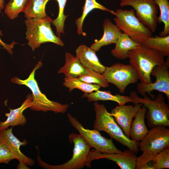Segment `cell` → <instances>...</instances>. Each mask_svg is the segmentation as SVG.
I'll list each match as a JSON object with an SVG mask.
<instances>
[{
	"label": "cell",
	"instance_id": "6da1fadb",
	"mask_svg": "<svg viewBox=\"0 0 169 169\" xmlns=\"http://www.w3.org/2000/svg\"><path fill=\"white\" fill-rule=\"evenodd\" d=\"M129 62L135 68L140 83L152 82L151 73L154 68L164 62V57L155 49L141 44L129 51Z\"/></svg>",
	"mask_w": 169,
	"mask_h": 169
},
{
	"label": "cell",
	"instance_id": "7a4b0ae2",
	"mask_svg": "<svg viewBox=\"0 0 169 169\" xmlns=\"http://www.w3.org/2000/svg\"><path fill=\"white\" fill-rule=\"evenodd\" d=\"M95 118L93 124L94 128L99 131H104L122 145L135 153L139 151V142L132 141L124 133L103 104L97 101L93 103Z\"/></svg>",
	"mask_w": 169,
	"mask_h": 169
},
{
	"label": "cell",
	"instance_id": "3957f363",
	"mask_svg": "<svg viewBox=\"0 0 169 169\" xmlns=\"http://www.w3.org/2000/svg\"><path fill=\"white\" fill-rule=\"evenodd\" d=\"M168 146L169 129L163 126L151 128L139 142V149L142 153L137 158L136 169H140L151 161L155 155Z\"/></svg>",
	"mask_w": 169,
	"mask_h": 169
},
{
	"label": "cell",
	"instance_id": "277c9868",
	"mask_svg": "<svg viewBox=\"0 0 169 169\" xmlns=\"http://www.w3.org/2000/svg\"><path fill=\"white\" fill-rule=\"evenodd\" d=\"M41 60L36 65L28 77L22 80L17 77L12 78V82L19 85H23L28 88L32 92V105L31 110L44 112L51 111L55 113H65L69 105L62 104L49 99L40 90L37 81L35 78V71L42 65Z\"/></svg>",
	"mask_w": 169,
	"mask_h": 169
},
{
	"label": "cell",
	"instance_id": "5b68a950",
	"mask_svg": "<svg viewBox=\"0 0 169 169\" xmlns=\"http://www.w3.org/2000/svg\"><path fill=\"white\" fill-rule=\"evenodd\" d=\"M130 96L132 103H141L147 109L145 114L148 126L151 128L157 126H169V106L165 102V97L158 93L154 99H151L145 94L141 98L136 91L131 92Z\"/></svg>",
	"mask_w": 169,
	"mask_h": 169
},
{
	"label": "cell",
	"instance_id": "8992f818",
	"mask_svg": "<svg viewBox=\"0 0 169 169\" xmlns=\"http://www.w3.org/2000/svg\"><path fill=\"white\" fill-rule=\"evenodd\" d=\"M69 139L74 145L72 156L69 160L61 165H53L44 162L38 155L39 166L46 169H80L85 166L90 168V146L79 134L71 133Z\"/></svg>",
	"mask_w": 169,
	"mask_h": 169
},
{
	"label": "cell",
	"instance_id": "52a82bcc",
	"mask_svg": "<svg viewBox=\"0 0 169 169\" xmlns=\"http://www.w3.org/2000/svg\"><path fill=\"white\" fill-rule=\"evenodd\" d=\"M52 19L49 16L43 19H28L25 20L26 38L33 51L43 43L52 42L62 46L64 44L60 37L56 36L51 27Z\"/></svg>",
	"mask_w": 169,
	"mask_h": 169
},
{
	"label": "cell",
	"instance_id": "ba28073f",
	"mask_svg": "<svg viewBox=\"0 0 169 169\" xmlns=\"http://www.w3.org/2000/svg\"><path fill=\"white\" fill-rule=\"evenodd\" d=\"M114 19L119 28L134 41L143 44L152 33L138 19L133 9H117Z\"/></svg>",
	"mask_w": 169,
	"mask_h": 169
},
{
	"label": "cell",
	"instance_id": "9c48e42d",
	"mask_svg": "<svg viewBox=\"0 0 169 169\" xmlns=\"http://www.w3.org/2000/svg\"><path fill=\"white\" fill-rule=\"evenodd\" d=\"M67 116L72 126L77 130L91 148L102 153H122L116 147L111 139L102 136L99 131L94 129L85 128L76 118L69 113L67 114Z\"/></svg>",
	"mask_w": 169,
	"mask_h": 169
},
{
	"label": "cell",
	"instance_id": "30bf717a",
	"mask_svg": "<svg viewBox=\"0 0 169 169\" xmlns=\"http://www.w3.org/2000/svg\"><path fill=\"white\" fill-rule=\"evenodd\" d=\"M109 83L115 85L120 93H124L130 84L137 82L139 80L138 74L131 64L117 63L110 67H106L102 74Z\"/></svg>",
	"mask_w": 169,
	"mask_h": 169
},
{
	"label": "cell",
	"instance_id": "8fae6325",
	"mask_svg": "<svg viewBox=\"0 0 169 169\" xmlns=\"http://www.w3.org/2000/svg\"><path fill=\"white\" fill-rule=\"evenodd\" d=\"M120 5L132 7L140 21L152 33L155 32L158 23V8L155 0H121Z\"/></svg>",
	"mask_w": 169,
	"mask_h": 169
},
{
	"label": "cell",
	"instance_id": "7c38bea8",
	"mask_svg": "<svg viewBox=\"0 0 169 169\" xmlns=\"http://www.w3.org/2000/svg\"><path fill=\"white\" fill-rule=\"evenodd\" d=\"M169 56L164 63L157 65L153 69L151 75L154 76L156 81L149 84L139 83L136 89L138 92L142 96L145 94L149 95L152 99H154L155 96L151 93L153 90L158 91L164 93L169 101Z\"/></svg>",
	"mask_w": 169,
	"mask_h": 169
},
{
	"label": "cell",
	"instance_id": "4fadbf2b",
	"mask_svg": "<svg viewBox=\"0 0 169 169\" xmlns=\"http://www.w3.org/2000/svg\"><path fill=\"white\" fill-rule=\"evenodd\" d=\"M142 105V104L139 103H135L134 105H119L112 109L110 113L129 138L133 119Z\"/></svg>",
	"mask_w": 169,
	"mask_h": 169
},
{
	"label": "cell",
	"instance_id": "5bb4252c",
	"mask_svg": "<svg viewBox=\"0 0 169 169\" xmlns=\"http://www.w3.org/2000/svg\"><path fill=\"white\" fill-rule=\"evenodd\" d=\"M12 129V127L0 131V142L8 148L19 163H24L30 166H33L35 161L24 155L20 149L21 146L27 144L28 141L25 140L21 141L13 134Z\"/></svg>",
	"mask_w": 169,
	"mask_h": 169
},
{
	"label": "cell",
	"instance_id": "9a60e30c",
	"mask_svg": "<svg viewBox=\"0 0 169 169\" xmlns=\"http://www.w3.org/2000/svg\"><path fill=\"white\" fill-rule=\"evenodd\" d=\"M136 156L129 149L121 153H106L95 149L91 150L90 161L100 159H106L116 163L121 169H136Z\"/></svg>",
	"mask_w": 169,
	"mask_h": 169
},
{
	"label": "cell",
	"instance_id": "2e32d148",
	"mask_svg": "<svg viewBox=\"0 0 169 169\" xmlns=\"http://www.w3.org/2000/svg\"><path fill=\"white\" fill-rule=\"evenodd\" d=\"M32 105V95H28L25 100L19 107L12 109L9 108L10 112L5 114L7 117L4 121H0V131L8 128L9 126L13 127L15 126H23L27 123L26 117L23 114V111Z\"/></svg>",
	"mask_w": 169,
	"mask_h": 169
},
{
	"label": "cell",
	"instance_id": "e0dca14e",
	"mask_svg": "<svg viewBox=\"0 0 169 169\" xmlns=\"http://www.w3.org/2000/svg\"><path fill=\"white\" fill-rule=\"evenodd\" d=\"M76 57L85 68L102 74L105 66L100 62L96 51L84 44L79 45L76 50Z\"/></svg>",
	"mask_w": 169,
	"mask_h": 169
},
{
	"label": "cell",
	"instance_id": "ac0fdd59",
	"mask_svg": "<svg viewBox=\"0 0 169 169\" xmlns=\"http://www.w3.org/2000/svg\"><path fill=\"white\" fill-rule=\"evenodd\" d=\"M104 34L99 40H97L90 47L96 52L103 46L115 44L122 33L117 25L113 23L109 18H106L103 24Z\"/></svg>",
	"mask_w": 169,
	"mask_h": 169
},
{
	"label": "cell",
	"instance_id": "d6986e66",
	"mask_svg": "<svg viewBox=\"0 0 169 169\" xmlns=\"http://www.w3.org/2000/svg\"><path fill=\"white\" fill-rule=\"evenodd\" d=\"M146 108L142 105L135 115L132 120L130 131V138L139 142L147 133L148 130L145 123Z\"/></svg>",
	"mask_w": 169,
	"mask_h": 169
},
{
	"label": "cell",
	"instance_id": "ffe728a7",
	"mask_svg": "<svg viewBox=\"0 0 169 169\" xmlns=\"http://www.w3.org/2000/svg\"><path fill=\"white\" fill-rule=\"evenodd\" d=\"M115 44V47L111 51V54L115 58L123 60L128 58L129 51L141 44L124 33L120 34Z\"/></svg>",
	"mask_w": 169,
	"mask_h": 169
},
{
	"label": "cell",
	"instance_id": "44dd1931",
	"mask_svg": "<svg viewBox=\"0 0 169 169\" xmlns=\"http://www.w3.org/2000/svg\"><path fill=\"white\" fill-rule=\"evenodd\" d=\"M65 59V63L59 70L58 74H63L65 77H78L85 72V68L76 56L67 52Z\"/></svg>",
	"mask_w": 169,
	"mask_h": 169
},
{
	"label": "cell",
	"instance_id": "7402d4cb",
	"mask_svg": "<svg viewBox=\"0 0 169 169\" xmlns=\"http://www.w3.org/2000/svg\"><path fill=\"white\" fill-rule=\"evenodd\" d=\"M82 97L87 98L90 102L110 100L117 102L119 105H125L129 102L132 103L133 101L130 96H123L119 94L113 95L110 91L99 90L90 93H84Z\"/></svg>",
	"mask_w": 169,
	"mask_h": 169
},
{
	"label": "cell",
	"instance_id": "603a6c76",
	"mask_svg": "<svg viewBox=\"0 0 169 169\" xmlns=\"http://www.w3.org/2000/svg\"><path fill=\"white\" fill-rule=\"evenodd\" d=\"M49 0H30L23 12L26 19H43L48 18L45 6Z\"/></svg>",
	"mask_w": 169,
	"mask_h": 169
},
{
	"label": "cell",
	"instance_id": "cb8c5ba5",
	"mask_svg": "<svg viewBox=\"0 0 169 169\" xmlns=\"http://www.w3.org/2000/svg\"><path fill=\"white\" fill-rule=\"evenodd\" d=\"M97 9L109 12L115 15V12L106 8L96 2V0H85L84 5L83 8V12L80 17L75 21L77 28V33L84 36L86 35L83 30V24L84 20L88 14L94 9Z\"/></svg>",
	"mask_w": 169,
	"mask_h": 169
},
{
	"label": "cell",
	"instance_id": "d4e9b609",
	"mask_svg": "<svg viewBox=\"0 0 169 169\" xmlns=\"http://www.w3.org/2000/svg\"><path fill=\"white\" fill-rule=\"evenodd\" d=\"M63 85L68 89L69 92L77 89L84 93H90L99 90L101 87L97 84L85 83L78 77H65Z\"/></svg>",
	"mask_w": 169,
	"mask_h": 169
},
{
	"label": "cell",
	"instance_id": "484cf974",
	"mask_svg": "<svg viewBox=\"0 0 169 169\" xmlns=\"http://www.w3.org/2000/svg\"><path fill=\"white\" fill-rule=\"evenodd\" d=\"M159 52L164 57L169 56V35L151 36L142 44Z\"/></svg>",
	"mask_w": 169,
	"mask_h": 169
},
{
	"label": "cell",
	"instance_id": "4316f807",
	"mask_svg": "<svg viewBox=\"0 0 169 169\" xmlns=\"http://www.w3.org/2000/svg\"><path fill=\"white\" fill-rule=\"evenodd\" d=\"M160 11V14L157 18L158 23L164 24V29L159 33L160 36L169 35V2L168 0H155Z\"/></svg>",
	"mask_w": 169,
	"mask_h": 169
},
{
	"label": "cell",
	"instance_id": "83f0119b",
	"mask_svg": "<svg viewBox=\"0 0 169 169\" xmlns=\"http://www.w3.org/2000/svg\"><path fill=\"white\" fill-rule=\"evenodd\" d=\"M30 0H9L4 8V12L11 19L18 17L21 12H23Z\"/></svg>",
	"mask_w": 169,
	"mask_h": 169
},
{
	"label": "cell",
	"instance_id": "f1b7e54d",
	"mask_svg": "<svg viewBox=\"0 0 169 169\" xmlns=\"http://www.w3.org/2000/svg\"><path fill=\"white\" fill-rule=\"evenodd\" d=\"M85 69V72L78 77L80 80L87 83L98 85L103 88L109 86V83L102 74L90 69Z\"/></svg>",
	"mask_w": 169,
	"mask_h": 169
},
{
	"label": "cell",
	"instance_id": "f546056e",
	"mask_svg": "<svg viewBox=\"0 0 169 169\" xmlns=\"http://www.w3.org/2000/svg\"><path fill=\"white\" fill-rule=\"evenodd\" d=\"M56 0L59 5V13L57 18L53 20H52L51 23L55 26L56 34L58 37H60L61 34L64 33V22L67 17V16L65 15L64 13L66 0Z\"/></svg>",
	"mask_w": 169,
	"mask_h": 169
},
{
	"label": "cell",
	"instance_id": "4dcf8cb0",
	"mask_svg": "<svg viewBox=\"0 0 169 169\" xmlns=\"http://www.w3.org/2000/svg\"><path fill=\"white\" fill-rule=\"evenodd\" d=\"M154 169L169 168V146L167 147L155 155L152 160Z\"/></svg>",
	"mask_w": 169,
	"mask_h": 169
},
{
	"label": "cell",
	"instance_id": "1f68e13d",
	"mask_svg": "<svg viewBox=\"0 0 169 169\" xmlns=\"http://www.w3.org/2000/svg\"><path fill=\"white\" fill-rule=\"evenodd\" d=\"M13 159H15L13 155L6 146L0 142V163L8 164Z\"/></svg>",
	"mask_w": 169,
	"mask_h": 169
},
{
	"label": "cell",
	"instance_id": "d6a6232c",
	"mask_svg": "<svg viewBox=\"0 0 169 169\" xmlns=\"http://www.w3.org/2000/svg\"><path fill=\"white\" fill-rule=\"evenodd\" d=\"M18 169H29L27 166V165L24 163H20L17 166Z\"/></svg>",
	"mask_w": 169,
	"mask_h": 169
},
{
	"label": "cell",
	"instance_id": "836d02e7",
	"mask_svg": "<svg viewBox=\"0 0 169 169\" xmlns=\"http://www.w3.org/2000/svg\"><path fill=\"white\" fill-rule=\"evenodd\" d=\"M1 10H0V13H1ZM3 35L2 33V31L1 30H0V36H2ZM0 44L3 46L5 48H6L7 50H9V49H8L9 47H8V46H7V45H8L5 44L4 43H3L1 40V38H0Z\"/></svg>",
	"mask_w": 169,
	"mask_h": 169
},
{
	"label": "cell",
	"instance_id": "e575fe53",
	"mask_svg": "<svg viewBox=\"0 0 169 169\" xmlns=\"http://www.w3.org/2000/svg\"><path fill=\"white\" fill-rule=\"evenodd\" d=\"M5 7V0H0V10L3 9Z\"/></svg>",
	"mask_w": 169,
	"mask_h": 169
}]
</instances>
